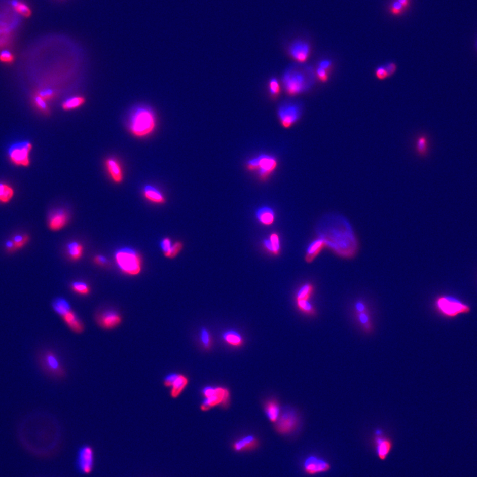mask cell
I'll list each match as a JSON object with an SVG mask.
<instances>
[{
	"label": "cell",
	"mask_w": 477,
	"mask_h": 477,
	"mask_svg": "<svg viewBox=\"0 0 477 477\" xmlns=\"http://www.w3.org/2000/svg\"><path fill=\"white\" fill-rule=\"evenodd\" d=\"M476 49H477V40H476Z\"/></svg>",
	"instance_id": "obj_54"
},
{
	"label": "cell",
	"mask_w": 477,
	"mask_h": 477,
	"mask_svg": "<svg viewBox=\"0 0 477 477\" xmlns=\"http://www.w3.org/2000/svg\"><path fill=\"white\" fill-rule=\"evenodd\" d=\"M94 451L89 446H84L80 448L78 453L77 465L80 471L84 474H90L94 467Z\"/></svg>",
	"instance_id": "obj_15"
},
{
	"label": "cell",
	"mask_w": 477,
	"mask_h": 477,
	"mask_svg": "<svg viewBox=\"0 0 477 477\" xmlns=\"http://www.w3.org/2000/svg\"><path fill=\"white\" fill-rule=\"evenodd\" d=\"M317 235L324 241L325 247L343 259L353 258L359 243L351 224L341 215H327L319 222Z\"/></svg>",
	"instance_id": "obj_1"
},
{
	"label": "cell",
	"mask_w": 477,
	"mask_h": 477,
	"mask_svg": "<svg viewBox=\"0 0 477 477\" xmlns=\"http://www.w3.org/2000/svg\"><path fill=\"white\" fill-rule=\"evenodd\" d=\"M202 394L206 398L201 405L203 411H207L219 405H222L224 408L228 407L230 392L227 388L207 386L203 389Z\"/></svg>",
	"instance_id": "obj_9"
},
{
	"label": "cell",
	"mask_w": 477,
	"mask_h": 477,
	"mask_svg": "<svg viewBox=\"0 0 477 477\" xmlns=\"http://www.w3.org/2000/svg\"><path fill=\"white\" fill-rule=\"evenodd\" d=\"M31 150L32 144L29 142L15 144L9 152L11 161L17 166L28 167L30 164L29 153Z\"/></svg>",
	"instance_id": "obj_13"
},
{
	"label": "cell",
	"mask_w": 477,
	"mask_h": 477,
	"mask_svg": "<svg viewBox=\"0 0 477 477\" xmlns=\"http://www.w3.org/2000/svg\"><path fill=\"white\" fill-rule=\"evenodd\" d=\"M416 150L420 155L426 154L428 150V140L425 136H420L416 140Z\"/></svg>",
	"instance_id": "obj_39"
},
{
	"label": "cell",
	"mask_w": 477,
	"mask_h": 477,
	"mask_svg": "<svg viewBox=\"0 0 477 477\" xmlns=\"http://www.w3.org/2000/svg\"><path fill=\"white\" fill-rule=\"evenodd\" d=\"M36 94L39 95L43 100L46 101L47 102V101L53 100L56 96V93L54 92L53 90L51 89L40 90V91L36 92Z\"/></svg>",
	"instance_id": "obj_44"
},
{
	"label": "cell",
	"mask_w": 477,
	"mask_h": 477,
	"mask_svg": "<svg viewBox=\"0 0 477 477\" xmlns=\"http://www.w3.org/2000/svg\"><path fill=\"white\" fill-rule=\"evenodd\" d=\"M21 20L22 17L15 10L12 0H0V48L12 42Z\"/></svg>",
	"instance_id": "obj_2"
},
{
	"label": "cell",
	"mask_w": 477,
	"mask_h": 477,
	"mask_svg": "<svg viewBox=\"0 0 477 477\" xmlns=\"http://www.w3.org/2000/svg\"><path fill=\"white\" fill-rule=\"evenodd\" d=\"M71 288L73 292L81 296H87L90 293L91 289L86 282L83 281H76L71 284Z\"/></svg>",
	"instance_id": "obj_38"
},
{
	"label": "cell",
	"mask_w": 477,
	"mask_h": 477,
	"mask_svg": "<svg viewBox=\"0 0 477 477\" xmlns=\"http://www.w3.org/2000/svg\"><path fill=\"white\" fill-rule=\"evenodd\" d=\"M269 87V91L273 96H277L279 94L280 87L277 79H272L270 80Z\"/></svg>",
	"instance_id": "obj_46"
},
{
	"label": "cell",
	"mask_w": 477,
	"mask_h": 477,
	"mask_svg": "<svg viewBox=\"0 0 477 477\" xmlns=\"http://www.w3.org/2000/svg\"><path fill=\"white\" fill-rule=\"evenodd\" d=\"M105 167L110 178L116 184H120L124 180V170L120 162L115 157H111L105 161Z\"/></svg>",
	"instance_id": "obj_19"
},
{
	"label": "cell",
	"mask_w": 477,
	"mask_h": 477,
	"mask_svg": "<svg viewBox=\"0 0 477 477\" xmlns=\"http://www.w3.org/2000/svg\"><path fill=\"white\" fill-rule=\"evenodd\" d=\"M263 245L265 249L273 255H279L281 247H280L279 235L277 233H273L270 235L269 239H265L263 241Z\"/></svg>",
	"instance_id": "obj_27"
},
{
	"label": "cell",
	"mask_w": 477,
	"mask_h": 477,
	"mask_svg": "<svg viewBox=\"0 0 477 477\" xmlns=\"http://www.w3.org/2000/svg\"><path fill=\"white\" fill-rule=\"evenodd\" d=\"M256 219L265 226L272 225L275 220V213L269 207H262L256 211Z\"/></svg>",
	"instance_id": "obj_26"
},
{
	"label": "cell",
	"mask_w": 477,
	"mask_h": 477,
	"mask_svg": "<svg viewBox=\"0 0 477 477\" xmlns=\"http://www.w3.org/2000/svg\"><path fill=\"white\" fill-rule=\"evenodd\" d=\"M434 308L440 316L447 319H455L471 312L469 304L452 295L438 296L435 299Z\"/></svg>",
	"instance_id": "obj_5"
},
{
	"label": "cell",
	"mask_w": 477,
	"mask_h": 477,
	"mask_svg": "<svg viewBox=\"0 0 477 477\" xmlns=\"http://www.w3.org/2000/svg\"><path fill=\"white\" fill-rule=\"evenodd\" d=\"M375 76L378 79L381 80V81H383L387 79L388 77L387 71L386 70L385 65L379 66L376 70H375Z\"/></svg>",
	"instance_id": "obj_47"
},
{
	"label": "cell",
	"mask_w": 477,
	"mask_h": 477,
	"mask_svg": "<svg viewBox=\"0 0 477 477\" xmlns=\"http://www.w3.org/2000/svg\"><path fill=\"white\" fill-rule=\"evenodd\" d=\"M14 190L6 183L0 182V203L8 204L14 196Z\"/></svg>",
	"instance_id": "obj_32"
},
{
	"label": "cell",
	"mask_w": 477,
	"mask_h": 477,
	"mask_svg": "<svg viewBox=\"0 0 477 477\" xmlns=\"http://www.w3.org/2000/svg\"><path fill=\"white\" fill-rule=\"evenodd\" d=\"M275 429L281 435L290 434L299 424L297 414L292 410H286L275 422Z\"/></svg>",
	"instance_id": "obj_12"
},
{
	"label": "cell",
	"mask_w": 477,
	"mask_h": 477,
	"mask_svg": "<svg viewBox=\"0 0 477 477\" xmlns=\"http://www.w3.org/2000/svg\"><path fill=\"white\" fill-rule=\"evenodd\" d=\"M316 75L318 79L322 83H326L329 79V76L327 74V70L318 67L316 70Z\"/></svg>",
	"instance_id": "obj_49"
},
{
	"label": "cell",
	"mask_w": 477,
	"mask_h": 477,
	"mask_svg": "<svg viewBox=\"0 0 477 477\" xmlns=\"http://www.w3.org/2000/svg\"><path fill=\"white\" fill-rule=\"evenodd\" d=\"M66 251L70 260L73 261L79 260L83 255L84 247L81 243L72 241L69 243L66 247Z\"/></svg>",
	"instance_id": "obj_30"
},
{
	"label": "cell",
	"mask_w": 477,
	"mask_h": 477,
	"mask_svg": "<svg viewBox=\"0 0 477 477\" xmlns=\"http://www.w3.org/2000/svg\"><path fill=\"white\" fill-rule=\"evenodd\" d=\"M265 410L267 417L272 422H276L280 416V407L277 402L271 400L267 402L265 405Z\"/></svg>",
	"instance_id": "obj_29"
},
{
	"label": "cell",
	"mask_w": 477,
	"mask_h": 477,
	"mask_svg": "<svg viewBox=\"0 0 477 477\" xmlns=\"http://www.w3.org/2000/svg\"><path fill=\"white\" fill-rule=\"evenodd\" d=\"M388 10H389L390 14L393 15L394 16H401V15L407 10L401 5L400 2H398L397 0H393V1L391 2V4H390L389 8H388Z\"/></svg>",
	"instance_id": "obj_40"
},
{
	"label": "cell",
	"mask_w": 477,
	"mask_h": 477,
	"mask_svg": "<svg viewBox=\"0 0 477 477\" xmlns=\"http://www.w3.org/2000/svg\"><path fill=\"white\" fill-rule=\"evenodd\" d=\"M325 247L324 241L320 237H317L312 243L308 245L306 249L304 260L307 263H312L315 259L320 253L323 248Z\"/></svg>",
	"instance_id": "obj_23"
},
{
	"label": "cell",
	"mask_w": 477,
	"mask_h": 477,
	"mask_svg": "<svg viewBox=\"0 0 477 477\" xmlns=\"http://www.w3.org/2000/svg\"><path fill=\"white\" fill-rule=\"evenodd\" d=\"M258 446V439L253 435H248L234 442L233 449L237 452H250L255 450Z\"/></svg>",
	"instance_id": "obj_21"
},
{
	"label": "cell",
	"mask_w": 477,
	"mask_h": 477,
	"mask_svg": "<svg viewBox=\"0 0 477 477\" xmlns=\"http://www.w3.org/2000/svg\"><path fill=\"white\" fill-rule=\"evenodd\" d=\"M30 240L29 235L26 234H17L14 235L10 239L6 241L5 249L6 251L12 253L23 249L27 245Z\"/></svg>",
	"instance_id": "obj_20"
},
{
	"label": "cell",
	"mask_w": 477,
	"mask_h": 477,
	"mask_svg": "<svg viewBox=\"0 0 477 477\" xmlns=\"http://www.w3.org/2000/svg\"><path fill=\"white\" fill-rule=\"evenodd\" d=\"M277 161L271 155L262 154L249 160L246 164L249 171L258 172L261 180H267L277 167Z\"/></svg>",
	"instance_id": "obj_8"
},
{
	"label": "cell",
	"mask_w": 477,
	"mask_h": 477,
	"mask_svg": "<svg viewBox=\"0 0 477 477\" xmlns=\"http://www.w3.org/2000/svg\"><path fill=\"white\" fill-rule=\"evenodd\" d=\"M356 317L361 327L366 332H371L373 329L372 321H371L369 310L361 312H355Z\"/></svg>",
	"instance_id": "obj_34"
},
{
	"label": "cell",
	"mask_w": 477,
	"mask_h": 477,
	"mask_svg": "<svg viewBox=\"0 0 477 477\" xmlns=\"http://www.w3.org/2000/svg\"><path fill=\"white\" fill-rule=\"evenodd\" d=\"M156 116L148 106L135 107L128 119V128L136 137L143 138L150 135L156 127Z\"/></svg>",
	"instance_id": "obj_3"
},
{
	"label": "cell",
	"mask_w": 477,
	"mask_h": 477,
	"mask_svg": "<svg viewBox=\"0 0 477 477\" xmlns=\"http://www.w3.org/2000/svg\"><path fill=\"white\" fill-rule=\"evenodd\" d=\"M385 66L389 77L393 75L396 71L397 66L394 62H388V63L385 64Z\"/></svg>",
	"instance_id": "obj_50"
},
{
	"label": "cell",
	"mask_w": 477,
	"mask_h": 477,
	"mask_svg": "<svg viewBox=\"0 0 477 477\" xmlns=\"http://www.w3.org/2000/svg\"><path fill=\"white\" fill-rule=\"evenodd\" d=\"M301 107L297 103H286L278 109V115L282 126L286 128L292 126L301 118Z\"/></svg>",
	"instance_id": "obj_11"
},
{
	"label": "cell",
	"mask_w": 477,
	"mask_h": 477,
	"mask_svg": "<svg viewBox=\"0 0 477 477\" xmlns=\"http://www.w3.org/2000/svg\"><path fill=\"white\" fill-rule=\"evenodd\" d=\"M95 321L101 329L112 330L122 324V315L115 310L107 309L101 311L96 315Z\"/></svg>",
	"instance_id": "obj_10"
},
{
	"label": "cell",
	"mask_w": 477,
	"mask_h": 477,
	"mask_svg": "<svg viewBox=\"0 0 477 477\" xmlns=\"http://www.w3.org/2000/svg\"><path fill=\"white\" fill-rule=\"evenodd\" d=\"M398 2H400L401 5L403 6V8L407 10L408 8L409 7L410 4V0H397Z\"/></svg>",
	"instance_id": "obj_53"
},
{
	"label": "cell",
	"mask_w": 477,
	"mask_h": 477,
	"mask_svg": "<svg viewBox=\"0 0 477 477\" xmlns=\"http://www.w3.org/2000/svg\"><path fill=\"white\" fill-rule=\"evenodd\" d=\"M68 220V213L65 209H55L49 214L48 218H47V225L51 231L57 232L66 226Z\"/></svg>",
	"instance_id": "obj_17"
},
{
	"label": "cell",
	"mask_w": 477,
	"mask_h": 477,
	"mask_svg": "<svg viewBox=\"0 0 477 477\" xmlns=\"http://www.w3.org/2000/svg\"><path fill=\"white\" fill-rule=\"evenodd\" d=\"M172 245L171 239L168 238V237H165V238L162 239L160 246H161L162 251H163L164 255L166 258H168Z\"/></svg>",
	"instance_id": "obj_43"
},
{
	"label": "cell",
	"mask_w": 477,
	"mask_h": 477,
	"mask_svg": "<svg viewBox=\"0 0 477 477\" xmlns=\"http://www.w3.org/2000/svg\"><path fill=\"white\" fill-rule=\"evenodd\" d=\"M200 340H201V342L203 346L206 349H209L211 348V344H212V340H211V336L208 329L203 328L201 332H200Z\"/></svg>",
	"instance_id": "obj_41"
},
{
	"label": "cell",
	"mask_w": 477,
	"mask_h": 477,
	"mask_svg": "<svg viewBox=\"0 0 477 477\" xmlns=\"http://www.w3.org/2000/svg\"><path fill=\"white\" fill-rule=\"evenodd\" d=\"M33 100L34 105H36V107H38L40 111L45 112V113H48L49 110L46 101L43 100L42 98H41V97L36 94L34 95Z\"/></svg>",
	"instance_id": "obj_42"
},
{
	"label": "cell",
	"mask_w": 477,
	"mask_h": 477,
	"mask_svg": "<svg viewBox=\"0 0 477 477\" xmlns=\"http://www.w3.org/2000/svg\"><path fill=\"white\" fill-rule=\"evenodd\" d=\"M314 292V285L310 282L304 284L298 290L296 295V301H309Z\"/></svg>",
	"instance_id": "obj_31"
},
{
	"label": "cell",
	"mask_w": 477,
	"mask_h": 477,
	"mask_svg": "<svg viewBox=\"0 0 477 477\" xmlns=\"http://www.w3.org/2000/svg\"><path fill=\"white\" fill-rule=\"evenodd\" d=\"M299 310L308 316H314L316 314V308L309 301H296Z\"/></svg>",
	"instance_id": "obj_37"
},
{
	"label": "cell",
	"mask_w": 477,
	"mask_h": 477,
	"mask_svg": "<svg viewBox=\"0 0 477 477\" xmlns=\"http://www.w3.org/2000/svg\"><path fill=\"white\" fill-rule=\"evenodd\" d=\"M183 249V243L181 241H176L175 243L172 244L171 250H170L169 256L168 258L169 259H174L175 258L177 255Z\"/></svg>",
	"instance_id": "obj_45"
},
{
	"label": "cell",
	"mask_w": 477,
	"mask_h": 477,
	"mask_svg": "<svg viewBox=\"0 0 477 477\" xmlns=\"http://www.w3.org/2000/svg\"><path fill=\"white\" fill-rule=\"evenodd\" d=\"M314 79V72L312 68L308 66L304 68L292 66L284 75L285 90L292 96L301 94L309 89L313 84Z\"/></svg>",
	"instance_id": "obj_4"
},
{
	"label": "cell",
	"mask_w": 477,
	"mask_h": 477,
	"mask_svg": "<svg viewBox=\"0 0 477 477\" xmlns=\"http://www.w3.org/2000/svg\"><path fill=\"white\" fill-rule=\"evenodd\" d=\"M13 6L17 14L21 17H29L31 15V9L21 0H12Z\"/></svg>",
	"instance_id": "obj_36"
},
{
	"label": "cell",
	"mask_w": 477,
	"mask_h": 477,
	"mask_svg": "<svg viewBox=\"0 0 477 477\" xmlns=\"http://www.w3.org/2000/svg\"><path fill=\"white\" fill-rule=\"evenodd\" d=\"M142 194L146 200L153 204H164L167 201L161 192L152 185H146L142 191Z\"/></svg>",
	"instance_id": "obj_24"
},
{
	"label": "cell",
	"mask_w": 477,
	"mask_h": 477,
	"mask_svg": "<svg viewBox=\"0 0 477 477\" xmlns=\"http://www.w3.org/2000/svg\"><path fill=\"white\" fill-rule=\"evenodd\" d=\"M188 383H189V380H188L187 377L182 375L176 374L175 379L172 381L171 386H170V387H172L171 390H170V395H171L172 398H178L180 394L182 393L183 390H185Z\"/></svg>",
	"instance_id": "obj_25"
},
{
	"label": "cell",
	"mask_w": 477,
	"mask_h": 477,
	"mask_svg": "<svg viewBox=\"0 0 477 477\" xmlns=\"http://www.w3.org/2000/svg\"><path fill=\"white\" fill-rule=\"evenodd\" d=\"M38 361L42 370L49 377L60 379L65 376V368L59 355L51 349H43L38 354Z\"/></svg>",
	"instance_id": "obj_7"
},
{
	"label": "cell",
	"mask_w": 477,
	"mask_h": 477,
	"mask_svg": "<svg viewBox=\"0 0 477 477\" xmlns=\"http://www.w3.org/2000/svg\"><path fill=\"white\" fill-rule=\"evenodd\" d=\"M331 468V464L329 462L315 455L308 457L303 464L304 472L310 476L325 473L329 471Z\"/></svg>",
	"instance_id": "obj_14"
},
{
	"label": "cell",
	"mask_w": 477,
	"mask_h": 477,
	"mask_svg": "<svg viewBox=\"0 0 477 477\" xmlns=\"http://www.w3.org/2000/svg\"><path fill=\"white\" fill-rule=\"evenodd\" d=\"M94 262L97 265H105L107 264V259L102 255H97L95 256Z\"/></svg>",
	"instance_id": "obj_52"
},
{
	"label": "cell",
	"mask_w": 477,
	"mask_h": 477,
	"mask_svg": "<svg viewBox=\"0 0 477 477\" xmlns=\"http://www.w3.org/2000/svg\"><path fill=\"white\" fill-rule=\"evenodd\" d=\"M14 57L12 54L8 51H3L0 53V61L10 63L14 60Z\"/></svg>",
	"instance_id": "obj_48"
},
{
	"label": "cell",
	"mask_w": 477,
	"mask_h": 477,
	"mask_svg": "<svg viewBox=\"0 0 477 477\" xmlns=\"http://www.w3.org/2000/svg\"><path fill=\"white\" fill-rule=\"evenodd\" d=\"M375 446L378 458L381 461H385L393 448V442L383 433L375 435Z\"/></svg>",
	"instance_id": "obj_18"
},
{
	"label": "cell",
	"mask_w": 477,
	"mask_h": 477,
	"mask_svg": "<svg viewBox=\"0 0 477 477\" xmlns=\"http://www.w3.org/2000/svg\"><path fill=\"white\" fill-rule=\"evenodd\" d=\"M86 102V99L83 96H75L67 99L62 104V109L65 111H70L81 107Z\"/></svg>",
	"instance_id": "obj_33"
},
{
	"label": "cell",
	"mask_w": 477,
	"mask_h": 477,
	"mask_svg": "<svg viewBox=\"0 0 477 477\" xmlns=\"http://www.w3.org/2000/svg\"><path fill=\"white\" fill-rule=\"evenodd\" d=\"M310 51L309 43L302 40L296 41L289 47V53L291 57L299 63H304L308 59Z\"/></svg>",
	"instance_id": "obj_16"
},
{
	"label": "cell",
	"mask_w": 477,
	"mask_h": 477,
	"mask_svg": "<svg viewBox=\"0 0 477 477\" xmlns=\"http://www.w3.org/2000/svg\"><path fill=\"white\" fill-rule=\"evenodd\" d=\"M332 62L329 60H323L319 62L318 67L324 69V70H329L331 68Z\"/></svg>",
	"instance_id": "obj_51"
},
{
	"label": "cell",
	"mask_w": 477,
	"mask_h": 477,
	"mask_svg": "<svg viewBox=\"0 0 477 477\" xmlns=\"http://www.w3.org/2000/svg\"><path fill=\"white\" fill-rule=\"evenodd\" d=\"M52 308H53L54 312L61 318L72 310L71 309L70 303L66 299L60 297L54 300L52 302Z\"/></svg>",
	"instance_id": "obj_28"
},
{
	"label": "cell",
	"mask_w": 477,
	"mask_h": 477,
	"mask_svg": "<svg viewBox=\"0 0 477 477\" xmlns=\"http://www.w3.org/2000/svg\"><path fill=\"white\" fill-rule=\"evenodd\" d=\"M62 318L69 329L72 330L75 333L81 334L84 331L85 326H84V323L74 311L71 310L67 314L62 317Z\"/></svg>",
	"instance_id": "obj_22"
},
{
	"label": "cell",
	"mask_w": 477,
	"mask_h": 477,
	"mask_svg": "<svg viewBox=\"0 0 477 477\" xmlns=\"http://www.w3.org/2000/svg\"><path fill=\"white\" fill-rule=\"evenodd\" d=\"M115 260L119 268L129 276H137L142 271V261L141 255L135 250L129 247L118 250Z\"/></svg>",
	"instance_id": "obj_6"
},
{
	"label": "cell",
	"mask_w": 477,
	"mask_h": 477,
	"mask_svg": "<svg viewBox=\"0 0 477 477\" xmlns=\"http://www.w3.org/2000/svg\"><path fill=\"white\" fill-rule=\"evenodd\" d=\"M223 338L228 344L234 347H240L243 343L242 337L234 331L226 332L224 334Z\"/></svg>",
	"instance_id": "obj_35"
}]
</instances>
